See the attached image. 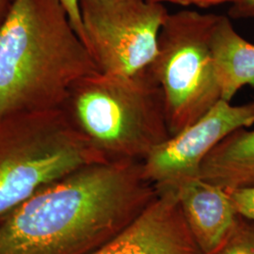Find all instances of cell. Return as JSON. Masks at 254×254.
<instances>
[{
	"label": "cell",
	"mask_w": 254,
	"mask_h": 254,
	"mask_svg": "<svg viewBox=\"0 0 254 254\" xmlns=\"http://www.w3.org/2000/svg\"><path fill=\"white\" fill-rule=\"evenodd\" d=\"M157 192L142 162L85 165L0 222V254H92L117 238Z\"/></svg>",
	"instance_id": "cell-1"
},
{
	"label": "cell",
	"mask_w": 254,
	"mask_h": 254,
	"mask_svg": "<svg viewBox=\"0 0 254 254\" xmlns=\"http://www.w3.org/2000/svg\"><path fill=\"white\" fill-rule=\"evenodd\" d=\"M96 71L59 0H14L0 26V120L61 109L73 84Z\"/></svg>",
	"instance_id": "cell-2"
},
{
	"label": "cell",
	"mask_w": 254,
	"mask_h": 254,
	"mask_svg": "<svg viewBox=\"0 0 254 254\" xmlns=\"http://www.w3.org/2000/svg\"><path fill=\"white\" fill-rule=\"evenodd\" d=\"M61 109L109 162H143L172 136L163 92L150 67L130 75L89 73L73 84Z\"/></svg>",
	"instance_id": "cell-3"
},
{
	"label": "cell",
	"mask_w": 254,
	"mask_h": 254,
	"mask_svg": "<svg viewBox=\"0 0 254 254\" xmlns=\"http://www.w3.org/2000/svg\"><path fill=\"white\" fill-rule=\"evenodd\" d=\"M106 161L62 109L0 120V222L37 191L88 164Z\"/></svg>",
	"instance_id": "cell-4"
},
{
	"label": "cell",
	"mask_w": 254,
	"mask_h": 254,
	"mask_svg": "<svg viewBox=\"0 0 254 254\" xmlns=\"http://www.w3.org/2000/svg\"><path fill=\"white\" fill-rule=\"evenodd\" d=\"M220 15L183 9L168 14L149 66L163 92L172 136L190 127L221 99L212 37Z\"/></svg>",
	"instance_id": "cell-5"
},
{
	"label": "cell",
	"mask_w": 254,
	"mask_h": 254,
	"mask_svg": "<svg viewBox=\"0 0 254 254\" xmlns=\"http://www.w3.org/2000/svg\"><path fill=\"white\" fill-rule=\"evenodd\" d=\"M85 44L103 73L130 75L148 68L169 11L148 0H80Z\"/></svg>",
	"instance_id": "cell-6"
},
{
	"label": "cell",
	"mask_w": 254,
	"mask_h": 254,
	"mask_svg": "<svg viewBox=\"0 0 254 254\" xmlns=\"http://www.w3.org/2000/svg\"><path fill=\"white\" fill-rule=\"evenodd\" d=\"M254 124V99L233 106L219 100L200 119L157 146L142 162L143 173L156 190L175 188L199 177L200 164L226 136Z\"/></svg>",
	"instance_id": "cell-7"
},
{
	"label": "cell",
	"mask_w": 254,
	"mask_h": 254,
	"mask_svg": "<svg viewBox=\"0 0 254 254\" xmlns=\"http://www.w3.org/2000/svg\"><path fill=\"white\" fill-rule=\"evenodd\" d=\"M157 191L120 235L115 254H202L187 224L176 189Z\"/></svg>",
	"instance_id": "cell-8"
},
{
	"label": "cell",
	"mask_w": 254,
	"mask_h": 254,
	"mask_svg": "<svg viewBox=\"0 0 254 254\" xmlns=\"http://www.w3.org/2000/svg\"><path fill=\"white\" fill-rule=\"evenodd\" d=\"M182 211L202 254H211L225 240L237 219L228 192L200 179L190 178L175 187Z\"/></svg>",
	"instance_id": "cell-9"
},
{
	"label": "cell",
	"mask_w": 254,
	"mask_h": 254,
	"mask_svg": "<svg viewBox=\"0 0 254 254\" xmlns=\"http://www.w3.org/2000/svg\"><path fill=\"white\" fill-rule=\"evenodd\" d=\"M212 52L222 100L231 102L246 86L254 88V45L220 15L212 37Z\"/></svg>",
	"instance_id": "cell-10"
},
{
	"label": "cell",
	"mask_w": 254,
	"mask_h": 254,
	"mask_svg": "<svg viewBox=\"0 0 254 254\" xmlns=\"http://www.w3.org/2000/svg\"><path fill=\"white\" fill-rule=\"evenodd\" d=\"M199 177L226 191L254 187V130L240 128L221 140L200 164Z\"/></svg>",
	"instance_id": "cell-11"
},
{
	"label": "cell",
	"mask_w": 254,
	"mask_h": 254,
	"mask_svg": "<svg viewBox=\"0 0 254 254\" xmlns=\"http://www.w3.org/2000/svg\"><path fill=\"white\" fill-rule=\"evenodd\" d=\"M211 254H254V223L238 216L225 240Z\"/></svg>",
	"instance_id": "cell-12"
},
{
	"label": "cell",
	"mask_w": 254,
	"mask_h": 254,
	"mask_svg": "<svg viewBox=\"0 0 254 254\" xmlns=\"http://www.w3.org/2000/svg\"><path fill=\"white\" fill-rule=\"evenodd\" d=\"M238 216L254 223V187L227 191Z\"/></svg>",
	"instance_id": "cell-13"
},
{
	"label": "cell",
	"mask_w": 254,
	"mask_h": 254,
	"mask_svg": "<svg viewBox=\"0 0 254 254\" xmlns=\"http://www.w3.org/2000/svg\"><path fill=\"white\" fill-rule=\"evenodd\" d=\"M66 10L73 28L85 44V33L82 24L80 0H59ZM86 45V44H85Z\"/></svg>",
	"instance_id": "cell-14"
},
{
	"label": "cell",
	"mask_w": 254,
	"mask_h": 254,
	"mask_svg": "<svg viewBox=\"0 0 254 254\" xmlns=\"http://www.w3.org/2000/svg\"><path fill=\"white\" fill-rule=\"evenodd\" d=\"M159 4H173L185 8L195 7L199 9H209L223 4H233L236 0H148Z\"/></svg>",
	"instance_id": "cell-15"
},
{
	"label": "cell",
	"mask_w": 254,
	"mask_h": 254,
	"mask_svg": "<svg viewBox=\"0 0 254 254\" xmlns=\"http://www.w3.org/2000/svg\"><path fill=\"white\" fill-rule=\"evenodd\" d=\"M229 16L234 19H254V0H236L231 4Z\"/></svg>",
	"instance_id": "cell-16"
},
{
	"label": "cell",
	"mask_w": 254,
	"mask_h": 254,
	"mask_svg": "<svg viewBox=\"0 0 254 254\" xmlns=\"http://www.w3.org/2000/svg\"><path fill=\"white\" fill-rule=\"evenodd\" d=\"M119 236L117 238H115L113 241L109 243L108 245L103 247L102 249L98 250L97 252H95L92 254H115L119 245Z\"/></svg>",
	"instance_id": "cell-17"
},
{
	"label": "cell",
	"mask_w": 254,
	"mask_h": 254,
	"mask_svg": "<svg viewBox=\"0 0 254 254\" xmlns=\"http://www.w3.org/2000/svg\"><path fill=\"white\" fill-rule=\"evenodd\" d=\"M14 0H0V26L9 13Z\"/></svg>",
	"instance_id": "cell-18"
}]
</instances>
